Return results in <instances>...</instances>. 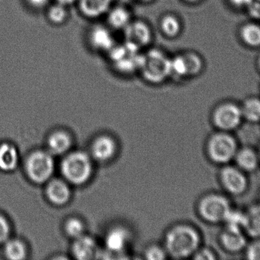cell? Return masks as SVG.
<instances>
[{
	"instance_id": "cell-41",
	"label": "cell",
	"mask_w": 260,
	"mask_h": 260,
	"mask_svg": "<svg viewBox=\"0 0 260 260\" xmlns=\"http://www.w3.org/2000/svg\"><path fill=\"white\" fill-rule=\"evenodd\" d=\"M258 154H259V160H260V146H259V151H258Z\"/></svg>"
},
{
	"instance_id": "cell-18",
	"label": "cell",
	"mask_w": 260,
	"mask_h": 260,
	"mask_svg": "<svg viewBox=\"0 0 260 260\" xmlns=\"http://www.w3.org/2000/svg\"><path fill=\"white\" fill-rule=\"evenodd\" d=\"M97 247L93 238L82 235L76 238L73 247V253L76 259L86 260L92 259L97 255Z\"/></svg>"
},
{
	"instance_id": "cell-24",
	"label": "cell",
	"mask_w": 260,
	"mask_h": 260,
	"mask_svg": "<svg viewBox=\"0 0 260 260\" xmlns=\"http://www.w3.org/2000/svg\"><path fill=\"white\" fill-rule=\"evenodd\" d=\"M72 145L70 136L65 131H56L48 139L49 152L55 155H60L67 152Z\"/></svg>"
},
{
	"instance_id": "cell-20",
	"label": "cell",
	"mask_w": 260,
	"mask_h": 260,
	"mask_svg": "<svg viewBox=\"0 0 260 260\" xmlns=\"http://www.w3.org/2000/svg\"><path fill=\"white\" fill-rule=\"evenodd\" d=\"M47 194L49 199L53 204L62 206L70 200L71 192H70V187L65 182L55 180L49 183Z\"/></svg>"
},
{
	"instance_id": "cell-32",
	"label": "cell",
	"mask_w": 260,
	"mask_h": 260,
	"mask_svg": "<svg viewBox=\"0 0 260 260\" xmlns=\"http://www.w3.org/2000/svg\"><path fill=\"white\" fill-rule=\"evenodd\" d=\"M145 256L148 259L160 260L165 259V253L160 247H152L147 250Z\"/></svg>"
},
{
	"instance_id": "cell-14",
	"label": "cell",
	"mask_w": 260,
	"mask_h": 260,
	"mask_svg": "<svg viewBox=\"0 0 260 260\" xmlns=\"http://www.w3.org/2000/svg\"><path fill=\"white\" fill-rule=\"evenodd\" d=\"M238 38L245 47L257 49L260 47V23L251 20L243 23L238 28Z\"/></svg>"
},
{
	"instance_id": "cell-31",
	"label": "cell",
	"mask_w": 260,
	"mask_h": 260,
	"mask_svg": "<svg viewBox=\"0 0 260 260\" xmlns=\"http://www.w3.org/2000/svg\"><path fill=\"white\" fill-rule=\"evenodd\" d=\"M247 15L252 20L260 21V0H250L245 9Z\"/></svg>"
},
{
	"instance_id": "cell-9",
	"label": "cell",
	"mask_w": 260,
	"mask_h": 260,
	"mask_svg": "<svg viewBox=\"0 0 260 260\" xmlns=\"http://www.w3.org/2000/svg\"><path fill=\"white\" fill-rule=\"evenodd\" d=\"M123 31V44L135 51L141 52L152 41L151 27L142 20H132Z\"/></svg>"
},
{
	"instance_id": "cell-37",
	"label": "cell",
	"mask_w": 260,
	"mask_h": 260,
	"mask_svg": "<svg viewBox=\"0 0 260 260\" xmlns=\"http://www.w3.org/2000/svg\"><path fill=\"white\" fill-rule=\"evenodd\" d=\"M56 3H59V4L63 5V6H68L77 3L78 0H55Z\"/></svg>"
},
{
	"instance_id": "cell-3",
	"label": "cell",
	"mask_w": 260,
	"mask_h": 260,
	"mask_svg": "<svg viewBox=\"0 0 260 260\" xmlns=\"http://www.w3.org/2000/svg\"><path fill=\"white\" fill-rule=\"evenodd\" d=\"M238 149L235 137L225 131H218L212 134L206 145V154L209 160L215 164L222 166L233 161Z\"/></svg>"
},
{
	"instance_id": "cell-26",
	"label": "cell",
	"mask_w": 260,
	"mask_h": 260,
	"mask_svg": "<svg viewBox=\"0 0 260 260\" xmlns=\"http://www.w3.org/2000/svg\"><path fill=\"white\" fill-rule=\"evenodd\" d=\"M160 29L165 36L174 38L180 35L182 31V24L178 17L173 14H166L160 18Z\"/></svg>"
},
{
	"instance_id": "cell-35",
	"label": "cell",
	"mask_w": 260,
	"mask_h": 260,
	"mask_svg": "<svg viewBox=\"0 0 260 260\" xmlns=\"http://www.w3.org/2000/svg\"><path fill=\"white\" fill-rule=\"evenodd\" d=\"M228 4L234 9L245 10L250 0H226Z\"/></svg>"
},
{
	"instance_id": "cell-13",
	"label": "cell",
	"mask_w": 260,
	"mask_h": 260,
	"mask_svg": "<svg viewBox=\"0 0 260 260\" xmlns=\"http://www.w3.org/2000/svg\"><path fill=\"white\" fill-rule=\"evenodd\" d=\"M114 0H78L79 11L82 15L91 19L106 15L112 7Z\"/></svg>"
},
{
	"instance_id": "cell-39",
	"label": "cell",
	"mask_w": 260,
	"mask_h": 260,
	"mask_svg": "<svg viewBox=\"0 0 260 260\" xmlns=\"http://www.w3.org/2000/svg\"><path fill=\"white\" fill-rule=\"evenodd\" d=\"M256 69H257V71L260 73V53L256 59Z\"/></svg>"
},
{
	"instance_id": "cell-11",
	"label": "cell",
	"mask_w": 260,
	"mask_h": 260,
	"mask_svg": "<svg viewBox=\"0 0 260 260\" xmlns=\"http://www.w3.org/2000/svg\"><path fill=\"white\" fill-rule=\"evenodd\" d=\"M219 243L223 250L232 254L242 252L247 245L246 235L242 229L227 226L220 233Z\"/></svg>"
},
{
	"instance_id": "cell-27",
	"label": "cell",
	"mask_w": 260,
	"mask_h": 260,
	"mask_svg": "<svg viewBox=\"0 0 260 260\" xmlns=\"http://www.w3.org/2000/svg\"><path fill=\"white\" fill-rule=\"evenodd\" d=\"M47 17L49 21L55 25H60L68 20L67 6L56 3L47 9Z\"/></svg>"
},
{
	"instance_id": "cell-5",
	"label": "cell",
	"mask_w": 260,
	"mask_h": 260,
	"mask_svg": "<svg viewBox=\"0 0 260 260\" xmlns=\"http://www.w3.org/2000/svg\"><path fill=\"white\" fill-rule=\"evenodd\" d=\"M232 209L230 201L224 195L218 193L205 195L198 205L200 217L212 224L224 223Z\"/></svg>"
},
{
	"instance_id": "cell-2",
	"label": "cell",
	"mask_w": 260,
	"mask_h": 260,
	"mask_svg": "<svg viewBox=\"0 0 260 260\" xmlns=\"http://www.w3.org/2000/svg\"><path fill=\"white\" fill-rule=\"evenodd\" d=\"M139 71L149 83H162L171 76V58L159 49H149L141 55Z\"/></svg>"
},
{
	"instance_id": "cell-10",
	"label": "cell",
	"mask_w": 260,
	"mask_h": 260,
	"mask_svg": "<svg viewBox=\"0 0 260 260\" xmlns=\"http://www.w3.org/2000/svg\"><path fill=\"white\" fill-rule=\"evenodd\" d=\"M220 184L227 193L239 196L247 192L249 182L246 172L236 166L224 165L219 172Z\"/></svg>"
},
{
	"instance_id": "cell-1",
	"label": "cell",
	"mask_w": 260,
	"mask_h": 260,
	"mask_svg": "<svg viewBox=\"0 0 260 260\" xmlns=\"http://www.w3.org/2000/svg\"><path fill=\"white\" fill-rule=\"evenodd\" d=\"M201 238L193 227L179 225L168 232L166 237L167 250L173 257L177 259L189 257L200 248Z\"/></svg>"
},
{
	"instance_id": "cell-33",
	"label": "cell",
	"mask_w": 260,
	"mask_h": 260,
	"mask_svg": "<svg viewBox=\"0 0 260 260\" xmlns=\"http://www.w3.org/2000/svg\"><path fill=\"white\" fill-rule=\"evenodd\" d=\"M194 259L200 260L216 259V255L210 249H202L198 250L194 253Z\"/></svg>"
},
{
	"instance_id": "cell-15",
	"label": "cell",
	"mask_w": 260,
	"mask_h": 260,
	"mask_svg": "<svg viewBox=\"0 0 260 260\" xmlns=\"http://www.w3.org/2000/svg\"><path fill=\"white\" fill-rule=\"evenodd\" d=\"M117 151L114 139L103 135L96 138L91 145V154L95 160L105 162L112 158Z\"/></svg>"
},
{
	"instance_id": "cell-8",
	"label": "cell",
	"mask_w": 260,
	"mask_h": 260,
	"mask_svg": "<svg viewBox=\"0 0 260 260\" xmlns=\"http://www.w3.org/2000/svg\"><path fill=\"white\" fill-rule=\"evenodd\" d=\"M111 64L119 73L131 74L139 71L140 67V52L135 51L124 44L123 45L116 44L108 53Z\"/></svg>"
},
{
	"instance_id": "cell-30",
	"label": "cell",
	"mask_w": 260,
	"mask_h": 260,
	"mask_svg": "<svg viewBox=\"0 0 260 260\" xmlns=\"http://www.w3.org/2000/svg\"><path fill=\"white\" fill-rule=\"evenodd\" d=\"M244 251L247 259L260 260V238H256L253 242L247 244Z\"/></svg>"
},
{
	"instance_id": "cell-17",
	"label": "cell",
	"mask_w": 260,
	"mask_h": 260,
	"mask_svg": "<svg viewBox=\"0 0 260 260\" xmlns=\"http://www.w3.org/2000/svg\"><path fill=\"white\" fill-rule=\"evenodd\" d=\"M129 242V234L126 229L117 227L111 229L105 238L107 250L112 254L123 253Z\"/></svg>"
},
{
	"instance_id": "cell-19",
	"label": "cell",
	"mask_w": 260,
	"mask_h": 260,
	"mask_svg": "<svg viewBox=\"0 0 260 260\" xmlns=\"http://www.w3.org/2000/svg\"><path fill=\"white\" fill-rule=\"evenodd\" d=\"M106 15L109 27L117 30H123L133 20L130 11L123 6L111 7Z\"/></svg>"
},
{
	"instance_id": "cell-25",
	"label": "cell",
	"mask_w": 260,
	"mask_h": 260,
	"mask_svg": "<svg viewBox=\"0 0 260 260\" xmlns=\"http://www.w3.org/2000/svg\"><path fill=\"white\" fill-rule=\"evenodd\" d=\"M18 156L16 149L9 143L0 146V169L4 171H12L18 165Z\"/></svg>"
},
{
	"instance_id": "cell-28",
	"label": "cell",
	"mask_w": 260,
	"mask_h": 260,
	"mask_svg": "<svg viewBox=\"0 0 260 260\" xmlns=\"http://www.w3.org/2000/svg\"><path fill=\"white\" fill-rule=\"evenodd\" d=\"M5 253L8 259L21 260L24 259L26 256V249L21 241L13 240L6 244Z\"/></svg>"
},
{
	"instance_id": "cell-29",
	"label": "cell",
	"mask_w": 260,
	"mask_h": 260,
	"mask_svg": "<svg viewBox=\"0 0 260 260\" xmlns=\"http://www.w3.org/2000/svg\"><path fill=\"white\" fill-rule=\"evenodd\" d=\"M65 229L69 236L76 239L84 235L85 227L80 220L78 218H71L66 224Z\"/></svg>"
},
{
	"instance_id": "cell-16",
	"label": "cell",
	"mask_w": 260,
	"mask_h": 260,
	"mask_svg": "<svg viewBox=\"0 0 260 260\" xmlns=\"http://www.w3.org/2000/svg\"><path fill=\"white\" fill-rule=\"evenodd\" d=\"M234 161L237 167L239 168L244 172H252L256 170L259 166L260 160L258 152L253 148H239L235 154Z\"/></svg>"
},
{
	"instance_id": "cell-40",
	"label": "cell",
	"mask_w": 260,
	"mask_h": 260,
	"mask_svg": "<svg viewBox=\"0 0 260 260\" xmlns=\"http://www.w3.org/2000/svg\"><path fill=\"white\" fill-rule=\"evenodd\" d=\"M136 1L139 2V3H149L154 1V0H136Z\"/></svg>"
},
{
	"instance_id": "cell-38",
	"label": "cell",
	"mask_w": 260,
	"mask_h": 260,
	"mask_svg": "<svg viewBox=\"0 0 260 260\" xmlns=\"http://www.w3.org/2000/svg\"><path fill=\"white\" fill-rule=\"evenodd\" d=\"M182 1L188 3V4H197V3H200L203 0H182Z\"/></svg>"
},
{
	"instance_id": "cell-34",
	"label": "cell",
	"mask_w": 260,
	"mask_h": 260,
	"mask_svg": "<svg viewBox=\"0 0 260 260\" xmlns=\"http://www.w3.org/2000/svg\"><path fill=\"white\" fill-rule=\"evenodd\" d=\"M10 233L9 224L4 217L0 215V244L7 241Z\"/></svg>"
},
{
	"instance_id": "cell-36",
	"label": "cell",
	"mask_w": 260,
	"mask_h": 260,
	"mask_svg": "<svg viewBox=\"0 0 260 260\" xmlns=\"http://www.w3.org/2000/svg\"><path fill=\"white\" fill-rule=\"evenodd\" d=\"M27 4L35 9H41L48 6L50 0H26Z\"/></svg>"
},
{
	"instance_id": "cell-21",
	"label": "cell",
	"mask_w": 260,
	"mask_h": 260,
	"mask_svg": "<svg viewBox=\"0 0 260 260\" xmlns=\"http://www.w3.org/2000/svg\"><path fill=\"white\" fill-rule=\"evenodd\" d=\"M244 232L256 239L260 238V205H255L244 212Z\"/></svg>"
},
{
	"instance_id": "cell-6",
	"label": "cell",
	"mask_w": 260,
	"mask_h": 260,
	"mask_svg": "<svg viewBox=\"0 0 260 260\" xmlns=\"http://www.w3.org/2000/svg\"><path fill=\"white\" fill-rule=\"evenodd\" d=\"M242 121L241 107L231 101L221 102L212 111V124L220 131L232 132L241 125Z\"/></svg>"
},
{
	"instance_id": "cell-4",
	"label": "cell",
	"mask_w": 260,
	"mask_h": 260,
	"mask_svg": "<svg viewBox=\"0 0 260 260\" xmlns=\"http://www.w3.org/2000/svg\"><path fill=\"white\" fill-rule=\"evenodd\" d=\"M63 177L73 184H83L88 181L92 174V163L89 156L83 152H73L69 154L61 166Z\"/></svg>"
},
{
	"instance_id": "cell-22",
	"label": "cell",
	"mask_w": 260,
	"mask_h": 260,
	"mask_svg": "<svg viewBox=\"0 0 260 260\" xmlns=\"http://www.w3.org/2000/svg\"><path fill=\"white\" fill-rule=\"evenodd\" d=\"M181 55L184 63L186 78L195 77L203 71L204 61L198 53L189 50L183 52Z\"/></svg>"
},
{
	"instance_id": "cell-23",
	"label": "cell",
	"mask_w": 260,
	"mask_h": 260,
	"mask_svg": "<svg viewBox=\"0 0 260 260\" xmlns=\"http://www.w3.org/2000/svg\"><path fill=\"white\" fill-rule=\"evenodd\" d=\"M243 120L250 123L256 124L260 122V98L250 96L244 99L241 105Z\"/></svg>"
},
{
	"instance_id": "cell-12",
	"label": "cell",
	"mask_w": 260,
	"mask_h": 260,
	"mask_svg": "<svg viewBox=\"0 0 260 260\" xmlns=\"http://www.w3.org/2000/svg\"><path fill=\"white\" fill-rule=\"evenodd\" d=\"M88 41L91 48L103 53H108L116 45L111 29L100 24L93 26L90 28Z\"/></svg>"
},
{
	"instance_id": "cell-7",
	"label": "cell",
	"mask_w": 260,
	"mask_h": 260,
	"mask_svg": "<svg viewBox=\"0 0 260 260\" xmlns=\"http://www.w3.org/2000/svg\"><path fill=\"white\" fill-rule=\"evenodd\" d=\"M54 161L50 152L37 151L27 159L26 171L29 178L37 183H43L51 177Z\"/></svg>"
}]
</instances>
